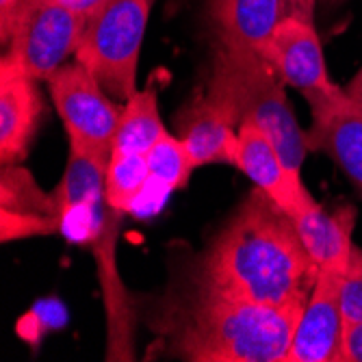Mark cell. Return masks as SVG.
I'll use <instances>...</instances> for the list:
<instances>
[{
	"instance_id": "cell-6",
	"label": "cell",
	"mask_w": 362,
	"mask_h": 362,
	"mask_svg": "<svg viewBox=\"0 0 362 362\" xmlns=\"http://www.w3.org/2000/svg\"><path fill=\"white\" fill-rule=\"evenodd\" d=\"M48 91L70 148L109 160L124 105H115L100 81L76 59L48 78Z\"/></svg>"
},
{
	"instance_id": "cell-28",
	"label": "cell",
	"mask_w": 362,
	"mask_h": 362,
	"mask_svg": "<svg viewBox=\"0 0 362 362\" xmlns=\"http://www.w3.org/2000/svg\"><path fill=\"white\" fill-rule=\"evenodd\" d=\"M343 3H347V0H323V5H325L327 9H337V7H341Z\"/></svg>"
},
{
	"instance_id": "cell-19",
	"label": "cell",
	"mask_w": 362,
	"mask_h": 362,
	"mask_svg": "<svg viewBox=\"0 0 362 362\" xmlns=\"http://www.w3.org/2000/svg\"><path fill=\"white\" fill-rule=\"evenodd\" d=\"M148 185L150 172L146 154L113 148L105 180L107 202L122 213H133L144 200Z\"/></svg>"
},
{
	"instance_id": "cell-24",
	"label": "cell",
	"mask_w": 362,
	"mask_h": 362,
	"mask_svg": "<svg viewBox=\"0 0 362 362\" xmlns=\"http://www.w3.org/2000/svg\"><path fill=\"white\" fill-rule=\"evenodd\" d=\"M22 3L24 0H0V40H3V44L9 37L11 26L16 22V16H18Z\"/></svg>"
},
{
	"instance_id": "cell-9",
	"label": "cell",
	"mask_w": 362,
	"mask_h": 362,
	"mask_svg": "<svg viewBox=\"0 0 362 362\" xmlns=\"http://www.w3.org/2000/svg\"><path fill=\"white\" fill-rule=\"evenodd\" d=\"M339 272H319L295 327L286 362H343L345 315Z\"/></svg>"
},
{
	"instance_id": "cell-22",
	"label": "cell",
	"mask_w": 362,
	"mask_h": 362,
	"mask_svg": "<svg viewBox=\"0 0 362 362\" xmlns=\"http://www.w3.org/2000/svg\"><path fill=\"white\" fill-rule=\"evenodd\" d=\"M341 308L345 323H362V247L356 245L341 276Z\"/></svg>"
},
{
	"instance_id": "cell-17",
	"label": "cell",
	"mask_w": 362,
	"mask_h": 362,
	"mask_svg": "<svg viewBox=\"0 0 362 362\" xmlns=\"http://www.w3.org/2000/svg\"><path fill=\"white\" fill-rule=\"evenodd\" d=\"M168 130L160 122L156 91L152 87L141 91L137 89L124 105L113 148L148 154V150Z\"/></svg>"
},
{
	"instance_id": "cell-7",
	"label": "cell",
	"mask_w": 362,
	"mask_h": 362,
	"mask_svg": "<svg viewBox=\"0 0 362 362\" xmlns=\"http://www.w3.org/2000/svg\"><path fill=\"white\" fill-rule=\"evenodd\" d=\"M306 100L313 117L306 130L308 150L330 156L362 193V107L339 85Z\"/></svg>"
},
{
	"instance_id": "cell-20",
	"label": "cell",
	"mask_w": 362,
	"mask_h": 362,
	"mask_svg": "<svg viewBox=\"0 0 362 362\" xmlns=\"http://www.w3.org/2000/svg\"><path fill=\"white\" fill-rule=\"evenodd\" d=\"M0 206L18 213H37V215H52L59 217L54 197L44 193L35 178L30 176L18 163L3 165L0 176Z\"/></svg>"
},
{
	"instance_id": "cell-14",
	"label": "cell",
	"mask_w": 362,
	"mask_h": 362,
	"mask_svg": "<svg viewBox=\"0 0 362 362\" xmlns=\"http://www.w3.org/2000/svg\"><path fill=\"white\" fill-rule=\"evenodd\" d=\"M206 16L215 46L262 54L288 9L284 0H209Z\"/></svg>"
},
{
	"instance_id": "cell-2",
	"label": "cell",
	"mask_w": 362,
	"mask_h": 362,
	"mask_svg": "<svg viewBox=\"0 0 362 362\" xmlns=\"http://www.w3.org/2000/svg\"><path fill=\"white\" fill-rule=\"evenodd\" d=\"M302 315L245 302L191 267L154 306L163 354L189 362H286Z\"/></svg>"
},
{
	"instance_id": "cell-12",
	"label": "cell",
	"mask_w": 362,
	"mask_h": 362,
	"mask_svg": "<svg viewBox=\"0 0 362 362\" xmlns=\"http://www.w3.org/2000/svg\"><path fill=\"white\" fill-rule=\"evenodd\" d=\"M235 168L241 170L260 191H265L286 215H291L310 195L302 182V174L288 170L274 141L254 124L239 126Z\"/></svg>"
},
{
	"instance_id": "cell-18",
	"label": "cell",
	"mask_w": 362,
	"mask_h": 362,
	"mask_svg": "<svg viewBox=\"0 0 362 362\" xmlns=\"http://www.w3.org/2000/svg\"><path fill=\"white\" fill-rule=\"evenodd\" d=\"M146 158H148L150 185L141 202H148L150 197L152 202H160L172 191L185 187L191 178V172L195 170L182 139L172 133L163 135L148 150Z\"/></svg>"
},
{
	"instance_id": "cell-1",
	"label": "cell",
	"mask_w": 362,
	"mask_h": 362,
	"mask_svg": "<svg viewBox=\"0 0 362 362\" xmlns=\"http://www.w3.org/2000/svg\"><path fill=\"white\" fill-rule=\"evenodd\" d=\"M195 269L237 298L302 315L319 269L293 219L254 187L217 230Z\"/></svg>"
},
{
	"instance_id": "cell-8",
	"label": "cell",
	"mask_w": 362,
	"mask_h": 362,
	"mask_svg": "<svg viewBox=\"0 0 362 362\" xmlns=\"http://www.w3.org/2000/svg\"><path fill=\"white\" fill-rule=\"evenodd\" d=\"M122 211L105 202L100 228L91 241L107 315V360H135V308L117 267Z\"/></svg>"
},
{
	"instance_id": "cell-26",
	"label": "cell",
	"mask_w": 362,
	"mask_h": 362,
	"mask_svg": "<svg viewBox=\"0 0 362 362\" xmlns=\"http://www.w3.org/2000/svg\"><path fill=\"white\" fill-rule=\"evenodd\" d=\"M345 91H347V95L351 98V100H356V103L362 107V68H360V70L354 74V78L347 83Z\"/></svg>"
},
{
	"instance_id": "cell-21",
	"label": "cell",
	"mask_w": 362,
	"mask_h": 362,
	"mask_svg": "<svg viewBox=\"0 0 362 362\" xmlns=\"http://www.w3.org/2000/svg\"><path fill=\"white\" fill-rule=\"evenodd\" d=\"M0 223H3V243L40 237V235H57L61 233V219L52 215H37V213H18V211H0Z\"/></svg>"
},
{
	"instance_id": "cell-5",
	"label": "cell",
	"mask_w": 362,
	"mask_h": 362,
	"mask_svg": "<svg viewBox=\"0 0 362 362\" xmlns=\"http://www.w3.org/2000/svg\"><path fill=\"white\" fill-rule=\"evenodd\" d=\"M85 16L61 0H24L0 63H7L33 81H48L76 54Z\"/></svg>"
},
{
	"instance_id": "cell-3",
	"label": "cell",
	"mask_w": 362,
	"mask_h": 362,
	"mask_svg": "<svg viewBox=\"0 0 362 362\" xmlns=\"http://www.w3.org/2000/svg\"><path fill=\"white\" fill-rule=\"evenodd\" d=\"M284 87L286 83L265 54L215 46L202 95L237 128L258 126L274 141L288 170L302 174L310 150Z\"/></svg>"
},
{
	"instance_id": "cell-27",
	"label": "cell",
	"mask_w": 362,
	"mask_h": 362,
	"mask_svg": "<svg viewBox=\"0 0 362 362\" xmlns=\"http://www.w3.org/2000/svg\"><path fill=\"white\" fill-rule=\"evenodd\" d=\"M61 3H65V5H70V7H74L76 11H81L85 18L103 3V0H61Z\"/></svg>"
},
{
	"instance_id": "cell-15",
	"label": "cell",
	"mask_w": 362,
	"mask_h": 362,
	"mask_svg": "<svg viewBox=\"0 0 362 362\" xmlns=\"http://www.w3.org/2000/svg\"><path fill=\"white\" fill-rule=\"evenodd\" d=\"M44 113L37 81L0 63V160L13 165L26 158Z\"/></svg>"
},
{
	"instance_id": "cell-4",
	"label": "cell",
	"mask_w": 362,
	"mask_h": 362,
	"mask_svg": "<svg viewBox=\"0 0 362 362\" xmlns=\"http://www.w3.org/2000/svg\"><path fill=\"white\" fill-rule=\"evenodd\" d=\"M156 0H103L87 18L74 54L111 98L137 91V65Z\"/></svg>"
},
{
	"instance_id": "cell-11",
	"label": "cell",
	"mask_w": 362,
	"mask_h": 362,
	"mask_svg": "<svg viewBox=\"0 0 362 362\" xmlns=\"http://www.w3.org/2000/svg\"><path fill=\"white\" fill-rule=\"evenodd\" d=\"M282 76V81L302 95L332 89L337 83L327 72L325 54L315 30V20L288 13L274 30L262 50Z\"/></svg>"
},
{
	"instance_id": "cell-25",
	"label": "cell",
	"mask_w": 362,
	"mask_h": 362,
	"mask_svg": "<svg viewBox=\"0 0 362 362\" xmlns=\"http://www.w3.org/2000/svg\"><path fill=\"white\" fill-rule=\"evenodd\" d=\"M288 13L293 16H302L306 20H315V5L317 0H284Z\"/></svg>"
},
{
	"instance_id": "cell-13",
	"label": "cell",
	"mask_w": 362,
	"mask_h": 362,
	"mask_svg": "<svg viewBox=\"0 0 362 362\" xmlns=\"http://www.w3.org/2000/svg\"><path fill=\"white\" fill-rule=\"evenodd\" d=\"M288 217L298 228V235L319 272L343 274L347 269V262L354 252V206L325 211L313 195H308Z\"/></svg>"
},
{
	"instance_id": "cell-23",
	"label": "cell",
	"mask_w": 362,
	"mask_h": 362,
	"mask_svg": "<svg viewBox=\"0 0 362 362\" xmlns=\"http://www.w3.org/2000/svg\"><path fill=\"white\" fill-rule=\"evenodd\" d=\"M343 362H362V323L345 325Z\"/></svg>"
},
{
	"instance_id": "cell-10",
	"label": "cell",
	"mask_w": 362,
	"mask_h": 362,
	"mask_svg": "<svg viewBox=\"0 0 362 362\" xmlns=\"http://www.w3.org/2000/svg\"><path fill=\"white\" fill-rule=\"evenodd\" d=\"M107 158H98L70 148L68 165H65L57 189L52 191L61 219V233L70 239L81 237L83 241L91 243L100 228L103 209L107 202Z\"/></svg>"
},
{
	"instance_id": "cell-16",
	"label": "cell",
	"mask_w": 362,
	"mask_h": 362,
	"mask_svg": "<svg viewBox=\"0 0 362 362\" xmlns=\"http://www.w3.org/2000/svg\"><path fill=\"white\" fill-rule=\"evenodd\" d=\"M178 137L193 165H233L237 156L239 128L200 93L178 113Z\"/></svg>"
}]
</instances>
